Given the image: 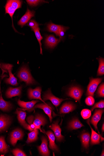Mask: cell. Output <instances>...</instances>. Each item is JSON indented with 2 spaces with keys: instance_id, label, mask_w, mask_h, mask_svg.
Returning a JSON list of instances; mask_svg holds the SVG:
<instances>
[{
  "instance_id": "obj_1",
  "label": "cell",
  "mask_w": 104,
  "mask_h": 156,
  "mask_svg": "<svg viewBox=\"0 0 104 156\" xmlns=\"http://www.w3.org/2000/svg\"><path fill=\"white\" fill-rule=\"evenodd\" d=\"M23 2L20 0H9L5 6V14L8 13L11 17L12 21V27L16 32H18L15 28L13 22V16L15 12L17 9L21 8Z\"/></svg>"
},
{
  "instance_id": "obj_2",
  "label": "cell",
  "mask_w": 104,
  "mask_h": 156,
  "mask_svg": "<svg viewBox=\"0 0 104 156\" xmlns=\"http://www.w3.org/2000/svg\"><path fill=\"white\" fill-rule=\"evenodd\" d=\"M21 81H24L27 85L34 83L35 81L27 67L24 66L20 69L18 75Z\"/></svg>"
},
{
  "instance_id": "obj_3",
  "label": "cell",
  "mask_w": 104,
  "mask_h": 156,
  "mask_svg": "<svg viewBox=\"0 0 104 156\" xmlns=\"http://www.w3.org/2000/svg\"><path fill=\"white\" fill-rule=\"evenodd\" d=\"M102 79L98 78L90 79V83L87 87L86 95L88 96H94L99 84L101 82Z\"/></svg>"
},
{
  "instance_id": "obj_4",
  "label": "cell",
  "mask_w": 104,
  "mask_h": 156,
  "mask_svg": "<svg viewBox=\"0 0 104 156\" xmlns=\"http://www.w3.org/2000/svg\"><path fill=\"white\" fill-rule=\"evenodd\" d=\"M2 67L3 69L7 70L9 73V77L5 80L6 83L13 86H17L18 83L17 79L12 73L13 66L10 64H2Z\"/></svg>"
},
{
  "instance_id": "obj_5",
  "label": "cell",
  "mask_w": 104,
  "mask_h": 156,
  "mask_svg": "<svg viewBox=\"0 0 104 156\" xmlns=\"http://www.w3.org/2000/svg\"><path fill=\"white\" fill-rule=\"evenodd\" d=\"M67 100L59 98L54 96L50 90H49L44 94L43 96V101L45 102L47 100H50L56 108L60 105L64 101Z\"/></svg>"
},
{
  "instance_id": "obj_6",
  "label": "cell",
  "mask_w": 104,
  "mask_h": 156,
  "mask_svg": "<svg viewBox=\"0 0 104 156\" xmlns=\"http://www.w3.org/2000/svg\"><path fill=\"white\" fill-rule=\"evenodd\" d=\"M83 94V91L77 87H73L70 88L67 93L68 96L75 99L80 102Z\"/></svg>"
},
{
  "instance_id": "obj_7",
  "label": "cell",
  "mask_w": 104,
  "mask_h": 156,
  "mask_svg": "<svg viewBox=\"0 0 104 156\" xmlns=\"http://www.w3.org/2000/svg\"><path fill=\"white\" fill-rule=\"evenodd\" d=\"M15 113L17 115L18 119L20 124L25 129L30 131H32L34 130L32 129L30 126L27 124L25 121L26 116V112L17 109Z\"/></svg>"
},
{
  "instance_id": "obj_8",
  "label": "cell",
  "mask_w": 104,
  "mask_h": 156,
  "mask_svg": "<svg viewBox=\"0 0 104 156\" xmlns=\"http://www.w3.org/2000/svg\"><path fill=\"white\" fill-rule=\"evenodd\" d=\"M41 145L37 147L40 154L42 156H49L50 151L48 147L47 139L45 137L43 136L41 138Z\"/></svg>"
},
{
  "instance_id": "obj_9",
  "label": "cell",
  "mask_w": 104,
  "mask_h": 156,
  "mask_svg": "<svg viewBox=\"0 0 104 156\" xmlns=\"http://www.w3.org/2000/svg\"><path fill=\"white\" fill-rule=\"evenodd\" d=\"M41 88L40 87H37L35 89H33L29 88L28 90V96L30 100L32 99H38L42 101L44 104H47L42 100L41 97Z\"/></svg>"
},
{
  "instance_id": "obj_10",
  "label": "cell",
  "mask_w": 104,
  "mask_h": 156,
  "mask_svg": "<svg viewBox=\"0 0 104 156\" xmlns=\"http://www.w3.org/2000/svg\"><path fill=\"white\" fill-rule=\"evenodd\" d=\"M23 136V133L22 131L20 129H17L13 131L11 133L10 141L12 145H15L17 141L22 139Z\"/></svg>"
},
{
  "instance_id": "obj_11",
  "label": "cell",
  "mask_w": 104,
  "mask_h": 156,
  "mask_svg": "<svg viewBox=\"0 0 104 156\" xmlns=\"http://www.w3.org/2000/svg\"><path fill=\"white\" fill-rule=\"evenodd\" d=\"M58 123V121H57L52 124L50 127V129L53 131L56 140L60 142L63 140L64 136L61 134L62 130Z\"/></svg>"
},
{
  "instance_id": "obj_12",
  "label": "cell",
  "mask_w": 104,
  "mask_h": 156,
  "mask_svg": "<svg viewBox=\"0 0 104 156\" xmlns=\"http://www.w3.org/2000/svg\"><path fill=\"white\" fill-rule=\"evenodd\" d=\"M35 13V11H31L27 8L25 15L18 22V24L21 26V27H23L34 16Z\"/></svg>"
},
{
  "instance_id": "obj_13",
  "label": "cell",
  "mask_w": 104,
  "mask_h": 156,
  "mask_svg": "<svg viewBox=\"0 0 104 156\" xmlns=\"http://www.w3.org/2000/svg\"><path fill=\"white\" fill-rule=\"evenodd\" d=\"M104 109H98L96 110L91 121V123L94 126L95 129L98 130L99 132L97 124L101 119L102 115Z\"/></svg>"
},
{
  "instance_id": "obj_14",
  "label": "cell",
  "mask_w": 104,
  "mask_h": 156,
  "mask_svg": "<svg viewBox=\"0 0 104 156\" xmlns=\"http://www.w3.org/2000/svg\"><path fill=\"white\" fill-rule=\"evenodd\" d=\"M36 108H39L42 109L49 117L51 122H52V108L48 104H39L34 106L32 109V111Z\"/></svg>"
},
{
  "instance_id": "obj_15",
  "label": "cell",
  "mask_w": 104,
  "mask_h": 156,
  "mask_svg": "<svg viewBox=\"0 0 104 156\" xmlns=\"http://www.w3.org/2000/svg\"><path fill=\"white\" fill-rule=\"evenodd\" d=\"M39 102L38 101H33L31 102H25L22 101L20 99H19L18 103L20 107L24 109L23 110H27L30 112L32 111V109L35 105Z\"/></svg>"
},
{
  "instance_id": "obj_16",
  "label": "cell",
  "mask_w": 104,
  "mask_h": 156,
  "mask_svg": "<svg viewBox=\"0 0 104 156\" xmlns=\"http://www.w3.org/2000/svg\"><path fill=\"white\" fill-rule=\"evenodd\" d=\"M46 123V120L43 116L39 115L36 116L33 124L35 126V129H39L41 132H43L41 129V126H44Z\"/></svg>"
},
{
  "instance_id": "obj_17",
  "label": "cell",
  "mask_w": 104,
  "mask_h": 156,
  "mask_svg": "<svg viewBox=\"0 0 104 156\" xmlns=\"http://www.w3.org/2000/svg\"><path fill=\"white\" fill-rule=\"evenodd\" d=\"M60 41V39L56 38L54 35H52L47 37L45 43L48 47L50 48H53Z\"/></svg>"
},
{
  "instance_id": "obj_18",
  "label": "cell",
  "mask_w": 104,
  "mask_h": 156,
  "mask_svg": "<svg viewBox=\"0 0 104 156\" xmlns=\"http://www.w3.org/2000/svg\"><path fill=\"white\" fill-rule=\"evenodd\" d=\"M45 133L48 136L49 140L50 148L53 151H58L59 149L55 143V137L53 133L49 131L45 132Z\"/></svg>"
},
{
  "instance_id": "obj_19",
  "label": "cell",
  "mask_w": 104,
  "mask_h": 156,
  "mask_svg": "<svg viewBox=\"0 0 104 156\" xmlns=\"http://www.w3.org/2000/svg\"><path fill=\"white\" fill-rule=\"evenodd\" d=\"M22 86L19 87L10 88L7 91L6 95L8 98H11L13 97L20 96L21 93Z\"/></svg>"
},
{
  "instance_id": "obj_20",
  "label": "cell",
  "mask_w": 104,
  "mask_h": 156,
  "mask_svg": "<svg viewBox=\"0 0 104 156\" xmlns=\"http://www.w3.org/2000/svg\"><path fill=\"white\" fill-rule=\"evenodd\" d=\"M9 117L5 115L0 116V132L5 130L10 123Z\"/></svg>"
},
{
  "instance_id": "obj_21",
  "label": "cell",
  "mask_w": 104,
  "mask_h": 156,
  "mask_svg": "<svg viewBox=\"0 0 104 156\" xmlns=\"http://www.w3.org/2000/svg\"><path fill=\"white\" fill-rule=\"evenodd\" d=\"M90 119L87 121V123L90 126L91 130V144L92 145L99 144L100 143L101 135L97 133L91 126L90 122Z\"/></svg>"
},
{
  "instance_id": "obj_22",
  "label": "cell",
  "mask_w": 104,
  "mask_h": 156,
  "mask_svg": "<svg viewBox=\"0 0 104 156\" xmlns=\"http://www.w3.org/2000/svg\"><path fill=\"white\" fill-rule=\"evenodd\" d=\"M76 108L75 105L70 103L64 104L61 108L60 112V114H66L72 112Z\"/></svg>"
},
{
  "instance_id": "obj_23",
  "label": "cell",
  "mask_w": 104,
  "mask_h": 156,
  "mask_svg": "<svg viewBox=\"0 0 104 156\" xmlns=\"http://www.w3.org/2000/svg\"><path fill=\"white\" fill-rule=\"evenodd\" d=\"M0 109L3 111H7L11 108V105L10 102L5 101L2 97L1 91V87H0Z\"/></svg>"
},
{
  "instance_id": "obj_24",
  "label": "cell",
  "mask_w": 104,
  "mask_h": 156,
  "mask_svg": "<svg viewBox=\"0 0 104 156\" xmlns=\"http://www.w3.org/2000/svg\"><path fill=\"white\" fill-rule=\"evenodd\" d=\"M38 130L35 129L31 132L28 134V137L26 143H31L36 141L38 139Z\"/></svg>"
},
{
  "instance_id": "obj_25",
  "label": "cell",
  "mask_w": 104,
  "mask_h": 156,
  "mask_svg": "<svg viewBox=\"0 0 104 156\" xmlns=\"http://www.w3.org/2000/svg\"><path fill=\"white\" fill-rule=\"evenodd\" d=\"M90 140V134L88 133H83L81 136L82 145L85 149L88 148Z\"/></svg>"
},
{
  "instance_id": "obj_26",
  "label": "cell",
  "mask_w": 104,
  "mask_h": 156,
  "mask_svg": "<svg viewBox=\"0 0 104 156\" xmlns=\"http://www.w3.org/2000/svg\"><path fill=\"white\" fill-rule=\"evenodd\" d=\"M84 125L78 119H75L72 121L69 124V128L70 129L76 130L81 129Z\"/></svg>"
},
{
  "instance_id": "obj_27",
  "label": "cell",
  "mask_w": 104,
  "mask_h": 156,
  "mask_svg": "<svg viewBox=\"0 0 104 156\" xmlns=\"http://www.w3.org/2000/svg\"><path fill=\"white\" fill-rule=\"evenodd\" d=\"M61 26L54 24L52 23H50L48 25V30L50 32H53L57 36H58V33Z\"/></svg>"
},
{
  "instance_id": "obj_28",
  "label": "cell",
  "mask_w": 104,
  "mask_h": 156,
  "mask_svg": "<svg viewBox=\"0 0 104 156\" xmlns=\"http://www.w3.org/2000/svg\"><path fill=\"white\" fill-rule=\"evenodd\" d=\"M9 148L5 142L4 137H0V153H6L8 152Z\"/></svg>"
},
{
  "instance_id": "obj_29",
  "label": "cell",
  "mask_w": 104,
  "mask_h": 156,
  "mask_svg": "<svg viewBox=\"0 0 104 156\" xmlns=\"http://www.w3.org/2000/svg\"><path fill=\"white\" fill-rule=\"evenodd\" d=\"M99 63V67L98 70L97 76H102L104 74V59L101 58L98 59Z\"/></svg>"
},
{
  "instance_id": "obj_30",
  "label": "cell",
  "mask_w": 104,
  "mask_h": 156,
  "mask_svg": "<svg viewBox=\"0 0 104 156\" xmlns=\"http://www.w3.org/2000/svg\"><path fill=\"white\" fill-rule=\"evenodd\" d=\"M40 30V28H39V27H38L37 28V29L34 31V32L36 37L38 40L40 48V54L42 55V50L41 48V41L43 39V37L41 34Z\"/></svg>"
},
{
  "instance_id": "obj_31",
  "label": "cell",
  "mask_w": 104,
  "mask_h": 156,
  "mask_svg": "<svg viewBox=\"0 0 104 156\" xmlns=\"http://www.w3.org/2000/svg\"><path fill=\"white\" fill-rule=\"evenodd\" d=\"M81 114L83 119H86L90 117L91 115V112L90 110L85 109L82 110Z\"/></svg>"
},
{
  "instance_id": "obj_32",
  "label": "cell",
  "mask_w": 104,
  "mask_h": 156,
  "mask_svg": "<svg viewBox=\"0 0 104 156\" xmlns=\"http://www.w3.org/2000/svg\"><path fill=\"white\" fill-rule=\"evenodd\" d=\"M69 28V27H68L61 26L60 29V30H59L58 35V36L60 37L59 39H60V41L63 38L65 32Z\"/></svg>"
},
{
  "instance_id": "obj_33",
  "label": "cell",
  "mask_w": 104,
  "mask_h": 156,
  "mask_svg": "<svg viewBox=\"0 0 104 156\" xmlns=\"http://www.w3.org/2000/svg\"><path fill=\"white\" fill-rule=\"evenodd\" d=\"M27 2L28 4L32 6H36L38 5L41 3H48L47 2H46L44 1H40V0H27Z\"/></svg>"
},
{
  "instance_id": "obj_34",
  "label": "cell",
  "mask_w": 104,
  "mask_h": 156,
  "mask_svg": "<svg viewBox=\"0 0 104 156\" xmlns=\"http://www.w3.org/2000/svg\"><path fill=\"white\" fill-rule=\"evenodd\" d=\"M39 24L34 20L29 21L27 24V25L32 28V30L33 31L39 27Z\"/></svg>"
},
{
  "instance_id": "obj_35",
  "label": "cell",
  "mask_w": 104,
  "mask_h": 156,
  "mask_svg": "<svg viewBox=\"0 0 104 156\" xmlns=\"http://www.w3.org/2000/svg\"><path fill=\"white\" fill-rule=\"evenodd\" d=\"M85 103L87 105L91 106L94 104L95 100L93 97L88 96L86 98Z\"/></svg>"
},
{
  "instance_id": "obj_36",
  "label": "cell",
  "mask_w": 104,
  "mask_h": 156,
  "mask_svg": "<svg viewBox=\"0 0 104 156\" xmlns=\"http://www.w3.org/2000/svg\"><path fill=\"white\" fill-rule=\"evenodd\" d=\"M13 154L15 156H26V154L21 150L17 148L12 151Z\"/></svg>"
},
{
  "instance_id": "obj_37",
  "label": "cell",
  "mask_w": 104,
  "mask_h": 156,
  "mask_svg": "<svg viewBox=\"0 0 104 156\" xmlns=\"http://www.w3.org/2000/svg\"><path fill=\"white\" fill-rule=\"evenodd\" d=\"M98 95L100 97H104V84L102 83L99 87L97 92Z\"/></svg>"
},
{
  "instance_id": "obj_38",
  "label": "cell",
  "mask_w": 104,
  "mask_h": 156,
  "mask_svg": "<svg viewBox=\"0 0 104 156\" xmlns=\"http://www.w3.org/2000/svg\"><path fill=\"white\" fill-rule=\"evenodd\" d=\"M104 107V101L103 100H102L96 103L95 104L94 106L92 107L91 109V110L93 111L95 108H103Z\"/></svg>"
},
{
  "instance_id": "obj_39",
  "label": "cell",
  "mask_w": 104,
  "mask_h": 156,
  "mask_svg": "<svg viewBox=\"0 0 104 156\" xmlns=\"http://www.w3.org/2000/svg\"><path fill=\"white\" fill-rule=\"evenodd\" d=\"M34 119V117L33 116H30L28 117L27 119V122L29 124L30 126H31L33 124V122Z\"/></svg>"
},
{
  "instance_id": "obj_40",
  "label": "cell",
  "mask_w": 104,
  "mask_h": 156,
  "mask_svg": "<svg viewBox=\"0 0 104 156\" xmlns=\"http://www.w3.org/2000/svg\"><path fill=\"white\" fill-rule=\"evenodd\" d=\"M102 132H103L104 131V124H103V125L102 126Z\"/></svg>"
},
{
  "instance_id": "obj_41",
  "label": "cell",
  "mask_w": 104,
  "mask_h": 156,
  "mask_svg": "<svg viewBox=\"0 0 104 156\" xmlns=\"http://www.w3.org/2000/svg\"><path fill=\"white\" fill-rule=\"evenodd\" d=\"M100 139H101V141H103L104 140V138L103 137H102L101 136V137H100Z\"/></svg>"
},
{
  "instance_id": "obj_42",
  "label": "cell",
  "mask_w": 104,
  "mask_h": 156,
  "mask_svg": "<svg viewBox=\"0 0 104 156\" xmlns=\"http://www.w3.org/2000/svg\"><path fill=\"white\" fill-rule=\"evenodd\" d=\"M103 152H102V154H101V156H104V151L103 150Z\"/></svg>"
}]
</instances>
